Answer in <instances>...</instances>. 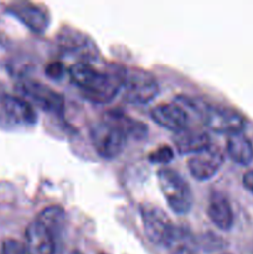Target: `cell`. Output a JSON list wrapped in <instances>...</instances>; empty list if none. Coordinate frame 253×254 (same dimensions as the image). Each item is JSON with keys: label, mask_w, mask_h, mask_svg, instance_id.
I'll return each instance as SVG.
<instances>
[{"label": "cell", "mask_w": 253, "mask_h": 254, "mask_svg": "<svg viewBox=\"0 0 253 254\" xmlns=\"http://www.w3.org/2000/svg\"><path fill=\"white\" fill-rule=\"evenodd\" d=\"M47 76L50 78L54 79H59L63 76L64 73V66L61 64V62H51L46 66V69H45Z\"/></svg>", "instance_id": "cell-22"}, {"label": "cell", "mask_w": 253, "mask_h": 254, "mask_svg": "<svg viewBox=\"0 0 253 254\" xmlns=\"http://www.w3.org/2000/svg\"><path fill=\"white\" fill-rule=\"evenodd\" d=\"M226 150L231 160L240 165H248L253 160L252 143L242 133L228 135Z\"/></svg>", "instance_id": "cell-17"}, {"label": "cell", "mask_w": 253, "mask_h": 254, "mask_svg": "<svg viewBox=\"0 0 253 254\" xmlns=\"http://www.w3.org/2000/svg\"><path fill=\"white\" fill-rule=\"evenodd\" d=\"M62 46L66 49V51H72L74 54H86L88 55V40L82 34L71 31H64L63 36L60 39Z\"/></svg>", "instance_id": "cell-19"}, {"label": "cell", "mask_w": 253, "mask_h": 254, "mask_svg": "<svg viewBox=\"0 0 253 254\" xmlns=\"http://www.w3.org/2000/svg\"><path fill=\"white\" fill-rule=\"evenodd\" d=\"M1 254H29L26 246L15 240H7L2 243Z\"/></svg>", "instance_id": "cell-21"}, {"label": "cell", "mask_w": 253, "mask_h": 254, "mask_svg": "<svg viewBox=\"0 0 253 254\" xmlns=\"http://www.w3.org/2000/svg\"><path fill=\"white\" fill-rule=\"evenodd\" d=\"M150 117L156 124L174 133L188 128V113L178 103L158 104L150 111Z\"/></svg>", "instance_id": "cell-9"}, {"label": "cell", "mask_w": 253, "mask_h": 254, "mask_svg": "<svg viewBox=\"0 0 253 254\" xmlns=\"http://www.w3.org/2000/svg\"><path fill=\"white\" fill-rule=\"evenodd\" d=\"M207 216L211 222L221 231H230L233 226V212L225 195L220 191H212L208 198Z\"/></svg>", "instance_id": "cell-12"}, {"label": "cell", "mask_w": 253, "mask_h": 254, "mask_svg": "<svg viewBox=\"0 0 253 254\" xmlns=\"http://www.w3.org/2000/svg\"><path fill=\"white\" fill-rule=\"evenodd\" d=\"M92 145L101 158L116 159L123 153L126 144V136L112 124L106 121L92 124L89 129Z\"/></svg>", "instance_id": "cell-5"}, {"label": "cell", "mask_w": 253, "mask_h": 254, "mask_svg": "<svg viewBox=\"0 0 253 254\" xmlns=\"http://www.w3.org/2000/svg\"><path fill=\"white\" fill-rule=\"evenodd\" d=\"M72 82L81 89L83 96L94 103L111 102L122 89L119 69L116 73H106L86 62H78L69 67Z\"/></svg>", "instance_id": "cell-1"}, {"label": "cell", "mask_w": 253, "mask_h": 254, "mask_svg": "<svg viewBox=\"0 0 253 254\" xmlns=\"http://www.w3.org/2000/svg\"><path fill=\"white\" fill-rule=\"evenodd\" d=\"M26 248L29 254H55V237L39 222L32 221L26 228Z\"/></svg>", "instance_id": "cell-11"}, {"label": "cell", "mask_w": 253, "mask_h": 254, "mask_svg": "<svg viewBox=\"0 0 253 254\" xmlns=\"http://www.w3.org/2000/svg\"><path fill=\"white\" fill-rule=\"evenodd\" d=\"M242 183H243V186H245L250 192L253 193V170L247 171V173L243 175Z\"/></svg>", "instance_id": "cell-23"}, {"label": "cell", "mask_w": 253, "mask_h": 254, "mask_svg": "<svg viewBox=\"0 0 253 254\" xmlns=\"http://www.w3.org/2000/svg\"><path fill=\"white\" fill-rule=\"evenodd\" d=\"M2 108L6 116L14 123L20 126H34L37 122V114L34 107L26 99L15 96H5L2 98Z\"/></svg>", "instance_id": "cell-14"}, {"label": "cell", "mask_w": 253, "mask_h": 254, "mask_svg": "<svg viewBox=\"0 0 253 254\" xmlns=\"http://www.w3.org/2000/svg\"><path fill=\"white\" fill-rule=\"evenodd\" d=\"M164 247L169 254H198L197 240L190 230L180 226H174Z\"/></svg>", "instance_id": "cell-15"}, {"label": "cell", "mask_w": 253, "mask_h": 254, "mask_svg": "<svg viewBox=\"0 0 253 254\" xmlns=\"http://www.w3.org/2000/svg\"><path fill=\"white\" fill-rule=\"evenodd\" d=\"M122 96L126 103L146 104L159 94V84L154 76L140 68H121Z\"/></svg>", "instance_id": "cell-4"}, {"label": "cell", "mask_w": 253, "mask_h": 254, "mask_svg": "<svg viewBox=\"0 0 253 254\" xmlns=\"http://www.w3.org/2000/svg\"><path fill=\"white\" fill-rule=\"evenodd\" d=\"M175 102L183 108L188 107L189 109L197 113L206 128L216 133L232 135V134L241 133L246 127L245 117L240 112L228 107L208 104L185 96H179L178 98H175Z\"/></svg>", "instance_id": "cell-2"}, {"label": "cell", "mask_w": 253, "mask_h": 254, "mask_svg": "<svg viewBox=\"0 0 253 254\" xmlns=\"http://www.w3.org/2000/svg\"><path fill=\"white\" fill-rule=\"evenodd\" d=\"M223 161H225V154L220 146L211 144L207 149L189 159L188 169L193 179L198 181H206L218 173Z\"/></svg>", "instance_id": "cell-8"}, {"label": "cell", "mask_w": 253, "mask_h": 254, "mask_svg": "<svg viewBox=\"0 0 253 254\" xmlns=\"http://www.w3.org/2000/svg\"><path fill=\"white\" fill-rule=\"evenodd\" d=\"M174 145L181 155L186 154H197L211 145V138L207 131L202 129L186 128L175 133L173 138Z\"/></svg>", "instance_id": "cell-10"}, {"label": "cell", "mask_w": 253, "mask_h": 254, "mask_svg": "<svg viewBox=\"0 0 253 254\" xmlns=\"http://www.w3.org/2000/svg\"><path fill=\"white\" fill-rule=\"evenodd\" d=\"M223 254H230V253H223Z\"/></svg>", "instance_id": "cell-24"}, {"label": "cell", "mask_w": 253, "mask_h": 254, "mask_svg": "<svg viewBox=\"0 0 253 254\" xmlns=\"http://www.w3.org/2000/svg\"><path fill=\"white\" fill-rule=\"evenodd\" d=\"M103 121L118 128L126 138L143 140L148 135V127H146V124L131 118L128 114H126L122 111H118V109H111V111L107 112L104 114Z\"/></svg>", "instance_id": "cell-13"}, {"label": "cell", "mask_w": 253, "mask_h": 254, "mask_svg": "<svg viewBox=\"0 0 253 254\" xmlns=\"http://www.w3.org/2000/svg\"><path fill=\"white\" fill-rule=\"evenodd\" d=\"M140 215L144 232L148 240L154 245H165L166 240L174 228L169 216L161 208L151 203H143L140 206Z\"/></svg>", "instance_id": "cell-7"}, {"label": "cell", "mask_w": 253, "mask_h": 254, "mask_svg": "<svg viewBox=\"0 0 253 254\" xmlns=\"http://www.w3.org/2000/svg\"><path fill=\"white\" fill-rule=\"evenodd\" d=\"M7 11L24 22L35 32H42L49 25V19L44 10L31 4H14Z\"/></svg>", "instance_id": "cell-16"}, {"label": "cell", "mask_w": 253, "mask_h": 254, "mask_svg": "<svg viewBox=\"0 0 253 254\" xmlns=\"http://www.w3.org/2000/svg\"><path fill=\"white\" fill-rule=\"evenodd\" d=\"M173 149L166 145L160 146V148L155 149V150L149 154V160L154 164H168L173 160Z\"/></svg>", "instance_id": "cell-20"}, {"label": "cell", "mask_w": 253, "mask_h": 254, "mask_svg": "<svg viewBox=\"0 0 253 254\" xmlns=\"http://www.w3.org/2000/svg\"><path fill=\"white\" fill-rule=\"evenodd\" d=\"M66 212L60 206H50L42 210L36 217L39 221L54 237L59 236L63 231L66 226Z\"/></svg>", "instance_id": "cell-18"}, {"label": "cell", "mask_w": 253, "mask_h": 254, "mask_svg": "<svg viewBox=\"0 0 253 254\" xmlns=\"http://www.w3.org/2000/svg\"><path fill=\"white\" fill-rule=\"evenodd\" d=\"M158 183L166 203L174 213L186 215L190 212L193 205L192 191L178 171L169 168L159 169Z\"/></svg>", "instance_id": "cell-3"}, {"label": "cell", "mask_w": 253, "mask_h": 254, "mask_svg": "<svg viewBox=\"0 0 253 254\" xmlns=\"http://www.w3.org/2000/svg\"><path fill=\"white\" fill-rule=\"evenodd\" d=\"M19 91L42 111L56 116H62L63 113L64 97L51 87L32 79H24L19 83Z\"/></svg>", "instance_id": "cell-6"}]
</instances>
